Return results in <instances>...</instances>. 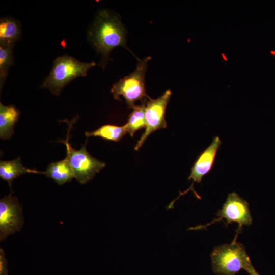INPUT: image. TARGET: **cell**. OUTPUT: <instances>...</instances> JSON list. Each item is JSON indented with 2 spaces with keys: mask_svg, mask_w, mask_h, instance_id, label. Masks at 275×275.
<instances>
[{
  "mask_svg": "<svg viewBox=\"0 0 275 275\" xmlns=\"http://www.w3.org/2000/svg\"><path fill=\"white\" fill-rule=\"evenodd\" d=\"M89 38L96 51L107 60L115 47H126L125 30L120 19L103 10L98 14L89 33Z\"/></svg>",
  "mask_w": 275,
  "mask_h": 275,
  "instance_id": "obj_1",
  "label": "cell"
},
{
  "mask_svg": "<svg viewBox=\"0 0 275 275\" xmlns=\"http://www.w3.org/2000/svg\"><path fill=\"white\" fill-rule=\"evenodd\" d=\"M95 65L94 62H82L68 55L58 57L54 60L52 69L41 87L59 96L66 85L75 78L86 76L89 69Z\"/></svg>",
  "mask_w": 275,
  "mask_h": 275,
  "instance_id": "obj_2",
  "label": "cell"
},
{
  "mask_svg": "<svg viewBox=\"0 0 275 275\" xmlns=\"http://www.w3.org/2000/svg\"><path fill=\"white\" fill-rule=\"evenodd\" d=\"M212 268L218 275H235L251 262L244 246L235 239L215 248L211 254Z\"/></svg>",
  "mask_w": 275,
  "mask_h": 275,
  "instance_id": "obj_3",
  "label": "cell"
},
{
  "mask_svg": "<svg viewBox=\"0 0 275 275\" xmlns=\"http://www.w3.org/2000/svg\"><path fill=\"white\" fill-rule=\"evenodd\" d=\"M150 57L139 61L135 70L129 75L115 83L111 90L114 98L120 100L123 96L130 108H133L138 100H146L150 97L146 91L145 78Z\"/></svg>",
  "mask_w": 275,
  "mask_h": 275,
  "instance_id": "obj_4",
  "label": "cell"
},
{
  "mask_svg": "<svg viewBox=\"0 0 275 275\" xmlns=\"http://www.w3.org/2000/svg\"><path fill=\"white\" fill-rule=\"evenodd\" d=\"M71 127L68 131L66 140L60 141L66 147V157L72 169L74 178L78 183L84 184L98 173L105 163L92 157L86 148V144L80 149H74L69 142V135Z\"/></svg>",
  "mask_w": 275,
  "mask_h": 275,
  "instance_id": "obj_5",
  "label": "cell"
},
{
  "mask_svg": "<svg viewBox=\"0 0 275 275\" xmlns=\"http://www.w3.org/2000/svg\"><path fill=\"white\" fill-rule=\"evenodd\" d=\"M218 218L205 225H198L189 228L190 230H199L222 219L226 220L225 224L228 225L232 222L238 224L237 233L240 232L243 226H250L252 222L249 203L240 197L237 193L233 192L229 194L226 201L221 210L217 213Z\"/></svg>",
  "mask_w": 275,
  "mask_h": 275,
  "instance_id": "obj_6",
  "label": "cell"
},
{
  "mask_svg": "<svg viewBox=\"0 0 275 275\" xmlns=\"http://www.w3.org/2000/svg\"><path fill=\"white\" fill-rule=\"evenodd\" d=\"M24 219L22 207L17 198L12 194L0 200V241L19 232Z\"/></svg>",
  "mask_w": 275,
  "mask_h": 275,
  "instance_id": "obj_7",
  "label": "cell"
},
{
  "mask_svg": "<svg viewBox=\"0 0 275 275\" xmlns=\"http://www.w3.org/2000/svg\"><path fill=\"white\" fill-rule=\"evenodd\" d=\"M171 95V91L168 89L158 98H150L149 100H146V129L135 146V150H138L142 147L148 136L152 133L157 130L167 128L165 114Z\"/></svg>",
  "mask_w": 275,
  "mask_h": 275,
  "instance_id": "obj_8",
  "label": "cell"
},
{
  "mask_svg": "<svg viewBox=\"0 0 275 275\" xmlns=\"http://www.w3.org/2000/svg\"><path fill=\"white\" fill-rule=\"evenodd\" d=\"M221 144L220 138L218 136H215L209 146L200 153L192 167L190 174L188 177V180H193L191 185L185 191L180 192L179 196L170 203L167 209L173 208L175 202L189 191H193L197 198L201 199L194 189V183H201L202 178L211 170L215 162L217 152Z\"/></svg>",
  "mask_w": 275,
  "mask_h": 275,
  "instance_id": "obj_9",
  "label": "cell"
},
{
  "mask_svg": "<svg viewBox=\"0 0 275 275\" xmlns=\"http://www.w3.org/2000/svg\"><path fill=\"white\" fill-rule=\"evenodd\" d=\"M20 114V111L14 105H5L0 103L1 139L7 140L12 137Z\"/></svg>",
  "mask_w": 275,
  "mask_h": 275,
  "instance_id": "obj_10",
  "label": "cell"
},
{
  "mask_svg": "<svg viewBox=\"0 0 275 275\" xmlns=\"http://www.w3.org/2000/svg\"><path fill=\"white\" fill-rule=\"evenodd\" d=\"M34 169L25 167L19 157L11 161H1L0 177L7 182L11 188L13 181L23 174L28 173L43 174Z\"/></svg>",
  "mask_w": 275,
  "mask_h": 275,
  "instance_id": "obj_11",
  "label": "cell"
},
{
  "mask_svg": "<svg viewBox=\"0 0 275 275\" xmlns=\"http://www.w3.org/2000/svg\"><path fill=\"white\" fill-rule=\"evenodd\" d=\"M43 174L52 179L59 185L69 182L74 178L73 171L67 158L49 164Z\"/></svg>",
  "mask_w": 275,
  "mask_h": 275,
  "instance_id": "obj_12",
  "label": "cell"
},
{
  "mask_svg": "<svg viewBox=\"0 0 275 275\" xmlns=\"http://www.w3.org/2000/svg\"><path fill=\"white\" fill-rule=\"evenodd\" d=\"M20 22L11 17L2 18L0 20V45H14L21 36Z\"/></svg>",
  "mask_w": 275,
  "mask_h": 275,
  "instance_id": "obj_13",
  "label": "cell"
},
{
  "mask_svg": "<svg viewBox=\"0 0 275 275\" xmlns=\"http://www.w3.org/2000/svg\"><path fill=\"white\" fill-rule=\"evenodd\" d=\"M126 128L124 125L118 126L114 125L106 124L102 126L97 129L89 132H85L87 138L99 137L107 140L118 142L127 133Z\"/></svg>",
  "mask_w": 275,
  "mask_h": 275,
  "instance_id": "obj_14",
  "label": "cell"
},
{
  "mask_svg": "<svg viewBox=\"0 0 275 275\" xmlns=\"http://www.w3.org/2000/svg\"><path fill=\"white\" fill-rule=\"evenodd\" d=\"M146 101L141 105L135 106L129 115L127 122L125 124L127 132L133 137L135 132L146 127L145 105Z\"/></svg>",
  "mask_w": 275,
  "mask_h": 275,
  "instance_id": "obj_15",
  "label": "cell"
},
{
  "mask_svg": "<svg viewBox=\"0 0 275 275\" xmlns=\"http://www.w3.org/2000/svg\"><path fill=\"white\" fill-rule=\"evenodd\" d=\"M14 46L0 45V87H3L9 69L13 64V48Z\"/></svg>",
  "mask_w": 275,
  "mask_h": 275,
  "instance_id": "obj_16",
  "label": "cell"
},
{
  "mask_svg": "<svg viewBox=\"0 0 275 275\" xmlns=\"http://www.w3.org/2000/svg\"><path fill=\"white\" fill-rule=\"evenodd\" d=\"M0 275H8L7 260L2 248H0Z\"/></svg>",
  "mask_w": 275,
  "mask_h": 275,
  "instance_id": "obj_17",
  "label": "cell"
},
{
  "mask_svg": "<svg viewBox=\"0 0 275 275\" xmlns=\"http://www.w3.org/2000/svg\"><path fill=\"white\" fill-rule=\"evenodd\" d=\"M245 270L250 274V275H260L257 271L255 270L254 267L251 262Z\"/></svg>",
  "mask_w": 275,
  "mask_h": 275,
  "instance_id": "obj_18",
  "label": "cell"
},
{
  "mask_svg": "<svg viewBox=\"0 0 275 275\" xmlns=\"http://www.w3.org/2000/svg\"><path fill=\"white\" fill-rule=\"evenodd\" d=\"M222 54V57L223 59L224 58V60H225V61H227V58L225 57V56L223 54V53Z\"/></svg>",
  "mask_w": 275,
  "mask_h": 275,
  "instance_id": "obj_19",
  "label": "cell"
}]
</instances>
